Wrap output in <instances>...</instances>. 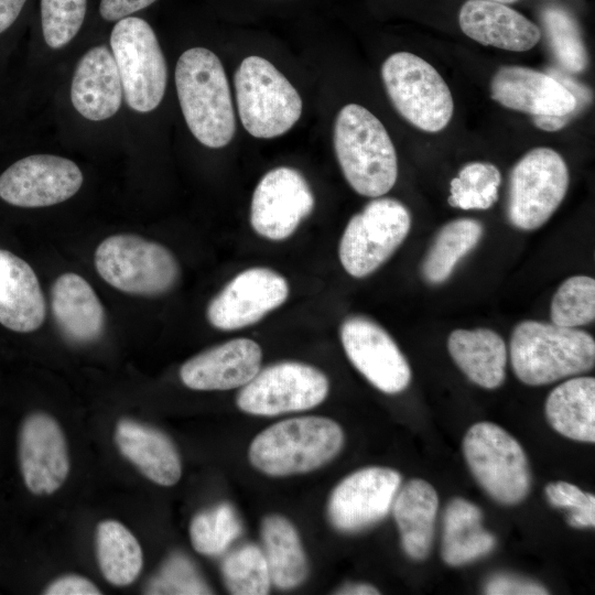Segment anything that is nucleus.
Listing matches in <instances>:
<instances>
[{
  "label": "nucleus",
  "mask_w": 595,
  "mask_h": 595,
  "mask_svg": "<svg viewBox=\"0 0 595 595\" xmlns=\"http://www.w3.org/2000/svg\"><path fill=\"white\" fill-rule=\"evenodd\" d=\"M175 85L180 106L193 136L204 145H227L236 131L235 112L224 66L205 47H193L178 58Z\"/></svg>",
  "instance_id": "1"
},
{
  "label": "nucleus",
  "mask_w": 595,
  "mask_h": 595,
  "mask_svg": "<svg viewBox=\"0 0 595 595\" xmlns=\"http://www.w3.org/2000/svg\"><path fill=\"white\" fill-rule=\"evenodd\" d=\"M334 150L342 172L358 194L380 197L398 178L394 145L382 122L358 104L344 106L334 123Z\"/></svg>",
  "instance_id": "2"
},
{
  "label": "nucleus",
  "mask_w": 595,
  "mask_h": 595,
  "mask_svg": "<svg viewBox=\"0 0 595 595\" xmlns=\"http://www.w3.org/2000/svg\"><path fill=\"white\" fill-rule=\"evenodd\" d=\"M510 360L517 378L542 386L591 370L595 342L585 331L527 320L510 337Z\"/></svg>",
  "instance_id": "3"
},
{
  "label": "nucleus",
  "mask_w": 595,
  "mask_h": 595,
  "mask_svg": "<svg viewBox=\"0 0 595 595\" xmlns=\"http://www.w3.org/2000/svg\"><path fill=\"white\" fill-rule=\"evenodd\" d=\"M339 424L323 416H299L260 432L249 446L250 463L270 476L307 473L331 462L342 450Z\"/></svg>",
  "instance_id": "4"
},
{
  "label": "nucleus",
  "mask_w": 595,
  "mask_h": 595,
  "mask_svg": "<svg viewBox=\"0 0 595 595\" xmlns=\"http://www.w3.org/2000/svg\"><path fill=\"white\" fill-rule=\"evenodd\" d=\"M234 84L240 121L252 137H279L300 119L301 96L268 60L256 55L244 58Z\"/></svg>",
  "instance_id": "5"
},
{
  "label": "nucleus",
  "mask_w": 595,
  "mask_h": 595,
  "mask_svg": "<svg viewBox=\"0 0 595 595\" xmlns=\"http://www.w3.org/2000/svg\"><path fill=\"white\" fill-rule=\"evenodd\" d=\"M98 274L115 289L141 296L171 291L180 279V266L163 245L137 235L106 238L95 251Z\"/></svg>",
  "instance_id": "6"
},
{
  "label": "nucleus",
  "mask_w": 595,
  "mask_h": 595,
  "mask_svg": "<svg viewBox=\"0 0 595 595\" xmlns=\"http://www.w3.org/2000/svg\"><path fill=\"white\" fill-rule=\"evenodd\" d=\"M381 77L398 113L425 132L446 128L454 112L451 89L441 74L422 57L397 52L386 58Z\"/></svg>",
  "instance_id": "7"
},
{
  "label": "nucleus",
  "mask_w": 595,
  "mask_h": 595,
  "mask_svg": "<svg viewBox=\"0 0 595 595\" xmlns=\"http://www.w3.org/2000/svg\"><path fill=\"white\" fill-rule=\"evenodd\" d=\"M465 461L480 487L501 505L522 501L530 489L531 475L521 445L491 422H478L463 441Z\"/></svg>",
  "instance_id": "8"
},
{
  "label": "nucleus",
  "mask_w": 595,
  "mask_h": 595,
  "mask_svg": "<svg viewBox=\"0 0 595 595\" xmlns=\"http://www.w3.org/2000/svg\"><path fill=\"white\" fill-rule=\"evenodd\" d=\"M569 182V169L559 152L548 147L528 151L509 175V223L526 231L540 228L561 205Z\"/></svg>",
  "instance_id": "9"
},
{
  "label": "nucleus",
  "mask_w": 595,
  "mask_h": 595,
  "mask_svg": "<svg viewBox=\"0 0 595 595\" xmlns=\"http://www.w3.org/2000/svg\"><path fill=\"white\" fill-rule=\"evenodd\" d=\"M410 228L411 215L401 202L375 197L345 227L338 247L343 268L354 278L371 274L393 255Z\"/></svg>",
  "instance_id": "10"
},
{
  "label": "nucleus",
  "mask_w": 595,
  "mask_h": 595,
  "mask_svg": "<svg viewBox=\"0 0 595 595\" xmlns=\"http://www.w3.org/2000/svg\"><path fill=\"white\" fill-rule=\"evenodd\" d=\"M110 45L129 107L138 112L155 109L164 96L167 71L150 24L137 17L119 20Z\"/></svg>",
  "instance_id": "11"
},
{
  "label": "nucleus",
  "mask_w": 595,
  "mask_h": 595,
  "mask_svg": "<svg viewBox=\"0 0 595 595\" xmlns=\"http://www.w3.org/2000/svg\"><path fill=\"white\" fill-rule=\"evenodd\" d=\"M329 389L320 369L299 361H281L260 369L237 396L238 408L249 414L272 416L312 409Z\"/></svg>",
  "instance_id": "12"
},
{
  "label": "nucleus",
  "mask_w": 595,
  "mask_h": 595,
  "mask_svg": "<svg viewBox=\"0 0 595 595\" xmlns=\"http://www.w3.org/2000/svg\"><path fill=\"white\" fill-rule=\"evenodd\" d=\"M313 192L293 167L278 166L257 184L250 206V224L261 237L280 241L289 238L314 208Z\"/></svg>",
  "instance_id": "13"
},
{
  "label": "nucleus",
  "mask_w": 595,
  "mask_h": 595,
  "mask_svg": "<svg viewBox=\"0 0 595 595\" xmlns=\"http://www.w3.org/2000/svg\"><path fill=\"white\" fill-rule=\"evenodd\" d=\"M290 293L286 279L266 267H252L235 275L208 303L206 317L221 331L240 329L280 307Z\"/></svg>",
  "instance_id": "14"
},
{
  "label": "nucleus",
  "mask_w": 595,
  "mask_h": 595,
  "mask_svg": "<svg viewBox=\"0 0 595 595\" xmlns=\"http://www.w3.org/2000/svg\"><path fill=\"white\" fill-rule=\"evenodd\" d=\"M401 482V475L388 467L371 466L351 473L331 494L329 522L346 533L376 524L391 510Z\"/></svg>",
  "instance_id": "15"
},
{
  "label": "nucleus",
  "mask_w": 595,
  "mask_h": 595,
  "mask_svg": "<svg viewBox=\"0 0 595 595\" xmlns=\"http://www.w3.org/2000/svg\"><path fill=\"white\" fill-rule=\"evenodd\" d=\"M339 334L349 361L378 390L394 394L409 386L410 366L378 323L363 315L348 316Z\"/></svg>",
  "instance_id": "16"
},
{
  "label": "nucleus",
  "mask_w": 595,
  "mask_h": 595,
  "mask_svg": "<svg viewBox=\"0 0 595 595\" xmlns=\"http://www.w3.org/2000/svg\"><path fill=\"white\" fill-rule=\"evenodd\" d=\"M82 184V171L73 161L34 154L14 162L0 175V197L19 207H45L71 198Z\"/></svg>",
  "instance_id": "17"
},
{
  "label": "nucleus",
  "mask_w": 595,
  "mask_h": 595,
  "mask_svg": "<svg viewBox=\"0 0 595 595\" xmlns=\"http://www.w3.org/2000/svg\"><path fill=\"white\" fill-rule=\"evenodd\" d=\"M19 463L32 494L51 495L62 487L69 473V455L63 430L52 415L37 411L23 420Z\"/></svg>",
  "instance_id": "18"
},
{
  "label": "nucleus",
  "mask_w": 595,
  "mask_h": 595,
  "mask_svg": "<svg viewBox=\"0 0 595 595\" xmlns=\"http://www.w3.org/2000/svg\"><path fill=\"white\" fill-rule=\"evenodd\" d=\"M491 98L531 116L573 115L578 101L574 93L555 77L524 66H501L490 82Z\"/></svg>",
  "instance_id": "19"
},
{
  "label": "nucleus",
  "mask_w": 595,
  "mask_h": 595,
  "mask_svg": "<svg viewBox=\"0 0 595 595\" xmlns=\"http://www.w3.org/2000/svg\"><path fill=\"white\" fill-rule=\"evenodd\" d=\"M262 350L249 338H234L186 360L182 382L199 391L230 390L247 385L260 370Z\"/></svg>",
  "instance_id": "20"
},
{
  "label": "nucleus",
  "mask_w": 595,
  "mask_h": 595,
  "mask_svg": "<svg viewBox=\"0 0 595 595\" xmlns=\"http://www.w3.org/2000/svg\"><path fill=\"white\" fill-rule=\"evenodd\" d=\"M458 24L472 40L505 51L526 52L541 39V30L536 23L511 7L495 1H465L458 12Z\"/></svg>",
  "instance_id": "21"
},
{
  "label": "nucleus",
  "mask_w": 595,
  "mask_h": 595,
  "mask_svg": "<svg viewBox=\"0 0 595 595\" xmlns=\"http://www.w3.org/2000/svg\"><path fill=\"white\" fill-rule=\"evenodd\" d=\"M122 85L112 53L95 46L78 61L71 87L72 104L86 119L100 121L119 109Z\"/></svg>",
  "instance_id": "22"
},
{
  "label": "nucleus",
  "mask_w": 595,
  "mask_h": 595,
  "mask_svg": "<svg viewBox=\"0 0 595 595\" xmlns=\"http://www.w3.org/2000/svg\"><path fill=\"white\" fill-rule=\"evenodd\" d=\"M46 315L39 279L14 253L0 249V324L18 332L36 331Z\"/></svg>",
  "instance_id": "23"
},
{
  "label": "nucleus",
  "mask_w": 595,
  "mask_h": 595,
  "mask_svg": "<svg viewBox=\"0 0 595 595\" xmlns=\"http://www.w3.org/2000/svg\"><path fill=\"white\" fill-rule=\"evenodd\" d=\"M115 442L121 455L151 482L173 486L180 480V454L171 439L160 430L122 419L116 425Z\"/></svg>",
  "instance_id": "24"
},
{
  "label": "nucleus",
  "mask_w": 595,
  "mask_h": 595,
  "mask_svg": "<svg viewBox=\"0 0 595 595\" xmlns=\"http://www.w3.org/2000/svg\"><path fill=\"white\" fill-rule=\"evenodd\" d=\"M51 304L56 325L67 339L86 344L102 334V304L91 285L80 275L73 272L60 275L52 285Z\"/></svg>",
  "instance_id": "25"
},
{
  "label": "nucleus",
  "mask_w": 595,
  "mask_h": 595,
  "mask_svg": "<svg viewBox=\"0 0 595 595\" xmlns=\"http://www.w3.org/2000/svg\"><path fill=\"white\" fill-rule=\"evenodd\" d=\"M437 508V493L423 479L409 480L396 494L391 510L402 549L412 560L422 561L430 554Z\"/></svg>",
  "instance_id": "26"
},
{
  "label": "nucleus",
  "mask_w": 595,
  "mask_h": 595,
  "mask_svg": "<svg viewBox=\"0 0 595 595\" xmlns=\"http://www.w3.org/2000/svg\"><path fill=\"white\" fill-rule=\"evenodd\" d=\"M451 357L474 383L496 389L505 380L506 344L489 328L455 329L447 340Z\"/></svg>",
  "instance_id": "27"
},
{
  "label": "nucleus",
  "mask_w": 595,
  "mask_h": 595,
  "mask_svg": "<svg viewBox=\"0 0 595 595\" xmlns=\"http://www.w3.org/2000/svg\"><path fill=\"white\" fill-rule=\"evenodd\" d=\"M495 547V536L483 528L482 510L464 498H453L443 517V561L461 566L486 556Z\"/></svg>",
  "instance_id": "28"
},
{
  "label": "nucleus",
  "mask_w": 595,
  "mask_h": 595,
  "mask_svg": "<svg viewBox=\"0 0 595 595\" xmlns=\"http://www.w3.org/2000/svg\"><path fill=\"white\" fill-rule=\"evenodd\" d=\"M550 425L563 436L595 442V379L576 377L554 388L545 401Z\"/></svg>",
  "instance_id": "29"
},
{
  "label": "nucleus",
  "mask_w": 595,
  "mask_h": 595,
  "mask_svg": "<svg viewBox=\"0 0 595 595\" xmlns=\"http://www.w3.org/2000/svg\"><path fill=\"white\" fill-rule=\"evenodd\" d=\"M261 538L271 583L281 589L301 585L307 577L309 565L292 522L280 515L267 516L261 523Z\"/></svg>",
  "instance_id": "30"
},
{
  "label": "nucleus",
  "mask_w": 595,
  "mask_h": 595,
  "mask_svg": "<svg viewBox=\"0 0 595 595\" xmlns=\"http://www.w3.org/2000/svg\"><path fill=\"white\" fill-rule=\"evenodd\" d=\"M96 554L102 576L115 586L132 584L142 570L140 543L119 521L108 519L99 522L96 530Z\"/></svg>",
  "instance_id": "31"
},
{
  "label": "nucleus",
  "mask_w": 595,
  "mask_h": 595,
  "mask_svg": "<svg viewBox=\"0 0 595 595\" xmlns=\"http://www.w3.org/2000/svg\"><path fill=\"white\" fill-rule=\"evenodd\" d=\"M483 225L472 218L454 219L436 234L422 264L421 274L430 284H441L448 279L458 261L479 242Z\"/></svg>",
  "instance_id": "32"
},
{
  "label": "nucleus",
  "mask_w": 595,
  "mask_h": 595,
  "mask_svg": "<svg viewBox=\"0 0 595 595\" xmlns=\"http://www.w3.org/2000/svg\"><path fill=\"white\" fill-rule=\"evenodd\" d=\"M541 21L548 42L559 64L567 72L578 74L588 66V53L575 18L561 7L543 9Z\"/></svg>",
  "instance_id": "33"
},
{
  "label": "nucleus",
  "mask_w": 595,
  "mask_h": 595,
  "mask_svg": "<svg viewBox=\"0 0 595 595\" xmlns=\"http://www.w3.org/2000/svg\"><path fill=\"white\" fill-rule=\"evenodd\" d=\"M500 184L501 174L496 165L470 162L452 178L447 202L452 207L465 210L488 209L498 199Z\"/></svg>",
  "instance_id": "34"
},
{
  "label": "nucleus",
  "mask_w": 595,
  "mask_h": 595,
  "mask_svg": "<svg viewBox=\"0 0 595 595\" xmlns=\"http://www.w3.org/2000/svg\"><path fill=\"white\" fill-rule=\"evenodd\" d=\"M241 531L240 519L234 507L227 502L198 512L190 524L193 548L196 552L208 556L223 553Z\"/></svg>",
  "instance_id": "35"
},
{
  "label": "nucleus",
  "mask_w": 595,
  "mask_h": 595,
  "mask_svg": "<svg viewBox=\"0 0 595 595\" xmlns=\"http://www.w3.org/2000/svg\"><path fill=\"white\" fill-rule=\"evenodd\" d=\"M221 574L226 587L236 595H264L271 578L263 551L256 544H244L223 561Z\"/></svg>",
  "instance_id": "36"
},
{
  "label": "nucleus",
  "mask_w": 595,
  "mask_h": 595,
  "mask_svg": "<svg viewBox=\"0 0 595 595\" xmlns=\"http://www.w3.org/2000/svg\"><path fill=\"white\" fill-rule=\"evenodd\" d=\"M553 324L577 328L595 318V280L587 275L566 279L556 290L550 310Z\"/></svg>",
  "instance_id": "37"
},
{
  "label": "nucleus",
  "mask_w": 595,
  "mask_h": 595,
  "mask_svg": "<svg viewBox=\"0 0 595 595\" xmlns=\"http://www.w3.org/2000/svg\"><path fill=\"white\" fill-rule=\"evenodd\" d=\"M86 13V0H41L43 36L52 48L69 43L79 31Z\"/></svg>",
  "instance_id": "38"
},
{
  "label": "nucleus",
  "mask_w": 595,
  "mask_h": 595,
  "mask_svg": "<svg viewBox=\"0 0 595 595\" xmlns=\"http://www.w3.org/2000/svg\"><path fill=\"white\" fill-rule=\"evenodd\" d=\"M548 501L556 508L567 511L566 522L576 529L595 527V496L585 493L566 482H553L547 485Z\"/></svg>",
  "instance_id": "39"
},
{
  "label": "nucleus",
  "mask_w": 595,
  "mask_h": 595,
  "mask_svg": "<svg viewBox=\"0 0 595 595\" xmlns=\"http://www.w3.org/2000/svg\"><path fill=\"white\" fill-rule=\"evenodd\" d=\"M159 589L161 593L208 594L207 585L201 581L193 565L183 556L171 558L162 570Z\"/></svg>",
  "instance_id": "40"
},
{
  "label": "nucleus",
  "mask_w": 595,
  "mask_h": 595,
  "mask_svg": "<svg viewBox=\"0 0 595 595\" xmlns=\"http://www.w3.org/2000/svg\"><path fill=\"white\" fill-rule=\"evenodd\" d=\"M484 593L488 595H545L549 592L534 581L500 573L487 580Z\"/></svg>",
  "instance_id": "41"
},
{
  "label": "nucleus",
  "mask_w": 595,
  "mask_h": 595,
  "mask_svg": "<svg viewBox=\"0 0 595 595\" xmlns=\"http://www.w3.org/2000/svg\"><path fill=\"white\" fill-rule=\"evenodd\" d=\"M47 595H99L100 589L88 578L64 575L53 581L43 592Z\"/></svg>",
  "instance_id": "42"
},
{
  "label": "nucleus",
  "mask_w": 595,
  "mask_h": 595,
  "mask_svg": "<svg viewBox=\"0 0 595 595\" xmlns=\"http://www.w3.org/2000/svg\"><path fill=\"white\" fill-rule=\"evenodd\" d=\"M154 1L156 0H101L99 12L107 21H119L149 7Z\"/></svg>",
  "instance_id": "43"
},
{
  "label": "nucleus",
  "mask_w": 595,
  "mask_h": 595,
  "mask_svg": "<svg viewBox=\"0 0 595 595\" xmlns=\"http://www.w3.org/2000/svg\"><path fill=\"white\" fill-rule=\"evenodd\" d=\"M26 0H0V33L9 29L19 17Z\"/></svg>",
  "instance_id": "44"
},
{
  "label": "nucleus",
  "mask_w": 595,
  "mask_h": 595,
  "mask_svg": "<svg viewBox=\"0 0 595 595\" xmlns=\"http://www.w3.org/2000/svg\"><path fill=\"white\" fill-rule=\"evenodd\" d=\"M572 115L566 116H532L533 125L544 131L554 132L564 128L571 120Z\"/></svg>",
  "instance_id": "45"
},
{
  "label": "nucleus",
  "mask_w": 595,
  "mask_h": 595,
  "mask_svg": "<svg viewBox=\"0 0 595 595\" xmlns=\"http://www.w3.org/2000/svg\"><path fill=\"white\" fill-rule=\"evenodd\" d=\"M336 594L376 595V594H380V592L376 587L369 584H354V585H347V586L342 587L340 589H338V592H336Z\"/></svg>",
  "instance_id": "46"
},
{
  "label": "nucleus",
  "mask_w": 595,
  "mask_h": 595,
  "mask_svg": "<svg viewBox=\"0 0 595 595\" xmlns=\"http://www.w3.org/2000/svg\"><path fill=\"white\" fill-rule=\"evenodd\" d=\"M487 1H495V2H499V3H513V2H517L519 0H487Z\"/></svg>",
  "instance_id": "47"
},
{
  "label": "nucleus",
  "mask_w": 595,
  "mask_h": 595,
  "mask_svg": "<svg viewBox=\"0 0 595 595\" xmlns=\"http://www.w3.org/2000/svg\"><path fill=\"white\" fill-rule=\"evenodd\" d=\"M548 1H553V0H548Z\"/></svg>",
  "instance_id": "48"
}]
</instances>
